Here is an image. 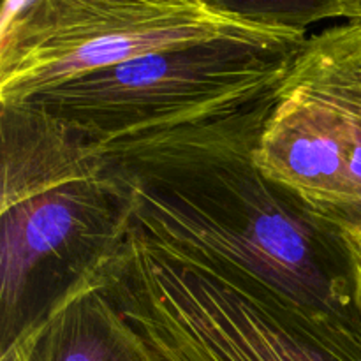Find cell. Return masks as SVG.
<instances>
[{
    "instance_id": "ba28073f",
    "label": "cell",
    "mask_w": 361,
    "mask_h": 361,
    "mask_svg": "<svg viewBox=\"0 0 361 361\" xmlns=\"http://www.w3.org/2000/svg\"><path fill=\"white\" fill-rule=\"evenodd\" d=\"M344 245L348 249L349 263L353 270V284H355V302L358 309L360 323H361V228L344 229L341 231Z\"/></svg>"
},
{
    "instance_id": "5b68a950",
    "label": "cell",
    "mask_w": 361,
    "mask_h": 361,
    "mask_svg": "<svg viewBox=\"0 0 361 361\" xmlns=\"http://www.w3.org/2000/svg\"><path fill=\"white\" fill-rule=\"evenodd\" d=\"M0 215V310L6 348L25 326V305L37 277L63 264L73 282L123 235L127 215L122 190L108 171L101 178L28 197Z\"/></svg>"
},
{
    "instance_id": "6da1fadb",
    "label": "cell",
    "mask_w": 361,
    "mask_h": 361,
    "mask_svg": "<svg viewBox=\"0 0 361 361\" xmlns=\"http://www.w3.org/2000/svg\"><path fill=\"white\" fill-rule=\"evenodd\" d=\"M281 85L228 118L99 150L123 194L127 222L148 243L235 288L335 361H361L341 231L254 164Z\"/></svg>"
},
{
    "instance_id": "277c9868",
    "label": "cell",
    "mask_w": 361,
    "mask_h": 361,
    "mask_svg": "<svg viewBox=\"0 0 361 361\" xmlns=\"http://www.w3.org/2000/svg\"><path fill=\"white\" fill-rule=\"evenodd\" d=\"M115 302L164 361H335L229 284L155 249L133 257Z\"/></svg>"
},
{
    "instance_id": "7a4b0ae2",
    "label": "cell",
    "mask_w": 361,
    "mask_h": 361,
    "mask_svg": "<svg viewBox=\"0 0 361 361\" xmlns=\"http://www.w3.org/2000/svg\"><path fill=\"white\" fill-rule=\"evenodd\" d=\"M324 4L305 11L207 0H7L0 21V106L155 53L210 42L302 48Z\"/></svg>"
},
{
    "instance_id": "52a82bcc",
    "label": "cell",
    "mask_w": 361,
    "mask_h": 361,
    "mask_svg": "<svg viewBox=\"0 0 361 361\" xmlns=\"http://www.w3.org/2000/svg\"><path fill=\"white\" fill-rule=\"evenodd\" d=\"M0 212L55 187L101 178L108 171L101 150L83 130L27 102L0 106Z\"/></svg>"
},
{
    "instance_id": "8992f818",
    "label": "cell",
    "mask_w": 361,
    "mask_h": 361,
    "mask_svg": "<svg viewBox=\"0 0 361 361\" xmlns=\"http://www.w3.org/2000/svg\"><path fill=\"white\" fill-rule=\"evenodd\" d=\"M97 257L2 348L0 361H164L120 312Z\"/></svg>"
},
{
    "instance_id": "3957f363",
    "label": "cell",
    "mask_w": 361,
    "mask_h": 361,
    "mask_svg": "<svg viewBox=\"0 0 361 361\" xmlns=\"http://www.w3.org/2000/svg\"><path fill=\"white\" fill-rule=\"evenodd\" d=\"M298 49L270 53L222 41L155 53L25 102L73 123L95 145L162 136L249 109L286 80Z\"/></svg>"
}]
</instances>
